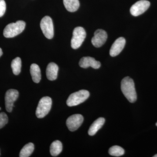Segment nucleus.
Instances as JSON below:
<instances>
[{
  "instance_id": "3",
  "label": "nucleus",
  "mask_w": 157,
  "mask_h": 157,
  "mask_svg": "<svg viewBox=\"0 0 157 157\" xmlns=\"http://www.w3.org/2000/svg\"><path fill=\"white\" fill-rule=\"evenodd\" d=\"M89 96L90 93L88 91L80 90L69 96L67 101V105L69 107L77 106L86 101Z\"/></svg>"
},
{
  "instance_id": "24",
  "label": "nucleus",
  "mask_w": 157,
  "mask_h": 157,
  "mask_svg": "<svg viewBox=\"0 0 157 157\" xmlns=\"http://www.w3.org/2000/svg\"><path fill=\"white\" fill-rule=\"evenodd\" d=\"M154 157H157V155H155L154 156H153Z\"/></svg>"
},
{
  "instance_id": "5",
  "label": "nucleus",
  "mask_w": 157,
  "mask_h": 157,
  "mask_svg": "<svg viewBox=\"0 0 157 157\" xmlns=\"http://www.w3.org/2000/svg\"><path fill=\"white\" fill-rule=\"evenodd\" d=\"M86 37V32L83 28L77 27L75 28L73 31V37L71 41L72 48L76 49L80 47L84 42Z\"/></svg>"
},
{
  "instance_id": "16",
  "label": "nucleus",
  "mask_w": 157,
  "mask_h": 157,
  "mask_svg": "<svg viewBox=\"0 0 157 157\" xmlns=\"http://www.w3.org/2000/svg\"><path fill=\"white\" fill-rule=\"evenodd\" d=\"M65 7L70 12H75L79 7L78 0H63Z\"/></svg>"
},
{
  "instance_id": "21",
  "label": "nucleus",
  "mask_w": 157,
  "mask_h": 157,
  "mask_svg": "<svg viewBox=\"0 0 157 157\" xmlns=\"http://www.w3.org/2000/svg\"><path fill=\"white\" fill-rule=\"evenodd\" d=\"M8 117L5 113H0V129L2 128L8 123Z\"/></svg>"
},
{
  "instance_id": "6",
  "label": "nucleus",
  "mask_w": 157,
  "mask_h": 157,
  "mask_svg": "<svg viewBox=\"0 0 157 157\" xmlns=\"http://www.w3.org/2000/svg\"><path fill=\"white\" fill-rule=\"evenodd\" d=\"M40 27L43 34L46 38L51 39L54 36V28L52 19L46 16L43 17L40 22Z\"/></svg>"
},
{
  "instance_id": "10",
  "label": "nucleus",
  "mask_w": 157,
  "mask_h": 157,
  "mask_svg": "<svg viewBox=\"0 0 157 157\" xmlns=\"http://www.w3.org/2000/svg\"><path fill=\"white\" fill-rule=\"evenodd\" d=\"M107 39V34L106 31L99 29L95 32L94 36L92 39V43L95 47L99 48L104 44Z\"/></svg>"
},
{
  "instance_id": "18",
  "label": "nucleus",
  "mask_w": 157,
  "mask_h": 157,
  "mask_svg": "<svg viewBox=\"0 0 157 157\" xmlns=\"http://www.w3.org/2000/svg\"><path fill=\"white\" fill-rule=\"evenodd\" d=\"M34 150L33 144L29 143L23 147L20 152L19 157H29L32 155Z\"/></svg>"
},
{
  "instance_id": "9",
  "label": "nucleus",
  "mask_w": 157,
  "mask_h": 157,
  "mask_svg": "<svg viewBox=\"0 0 157 157\" xmlns=\"http://www.w3.org/2000/svg\"><path fill=\"white\" fill-rule=\"evenodd\" d=\"M83 120V116L81 114H74L68 118L66 124L69 130L71 132H74L81 125Z\"/></svg>"
},
{
  "instance_id": "11",
  "label": "nucleus",
  "mask_w": 157,
  "mask_h": 157,
  "mask_svg": "<svg viewBox=\"0 0 157 157\" xmlns=\"http://www.w3.org/2000/svg\"><path fill=\"white\" fill-rule=\"evenodd\" d=\"M125 43V39L123 37H120L116 39L109 51L110 56L114 57L118 55L123 49Z\"/></svg>"
},
{
  "instance_id": "12",
  "label": "nucleus",
  "mask_w": 157,
  "mask_h": 157,
  "mask_svg": "<svg viewBox=\"0 0 157 157\" xmlns=\"http://www.w3.org/2000/svg\"><path fill=\"white\" fill-rule=\"evenodd\" d=\"M79 66L83 68L91 67L94 69H98L101 67V63L91 57H83L79 61Z\"/></svg>"
},
{
  "instance_id": "14",
  "label": "nucleus",
  "mask_w": 157,
  "mask_h": 157,
  "mask_svg": "<svg viewBox=\"0 0 157 157\" xmlns=\"http://www.w3.org/2000/svg\"><path fill=\"white\" fill-rule=\"evenodd\" d=\"M105 121V119L103 117L99 118L94 121L89 129V135L93 136L95 135L97 132L103 126Z\"/></svg>"
},
{
  "instance_id": "19",
  "label": "nucleus",
  "mask_w": 157,
  "mask_h": 157,
  "mask_svg": "<svg viewBox=\"0 0 157 157\" xmlns=\"http://www.w3.org/2000/svg\"><path fill=\"white\" fill-rule=\"evenodd\" d=\"M11 67L13 73L15 75H18L21 70V61L19 57L14 59L11 62Z\"/></svg>"
},
{
  "instance_id": "20",
  "label": "nucleus",
  "mask_w": 157,
  "mask_h": 157,
  "mask_svg": "<svg viewBox=\"0 0 157 157\" xmlns=\"http://www.w3.org/2000/svg\"><path fill=\"white\" fill-rule=\"evenodd\" d=\"M124 150L122 147L117 145L112 147L109 150V154L113 156H121L124 155Z\"/></svg>"
},
{
  "instance_id": "2",
  "label": "nucleus",
  "mask_w": 157,
  "mask_h": 157,
  "mask_svg": "<svg viewBox=\"0 0 157 157\" xmlns=\"http://www.w3.org/2000/svg\"><path fill=\"white\" fill-rule=\"evenodd\" d=\"M25 27V23L22 21H18L15 23L9 24L4 29L3 35L6 38H13L21 33Z\"/></svg>"
},
{
  "instance_id": "17",
  "label": "nucleus",
  "mask_w": 157,
  "mask_h": 157,
  "mask_svg": "<svg viewBox=\"0 0 157 157\" xmlns=\"http://www.w3.org/2000/svg\"><path fill=\"white\" fill-rule=\"evenodd\" d=\"M63 150V145L60 141L55 140L52 143L50 147L51 155L52 156L56 157Z\"/></svg>"
},
{
  "instance_id": "22",
  "label": "nucleus",
  "mask_w": 157,
  "mask_h": 157,
  "mask_svg": "<svg viewBox=\"0 0 157 157\" xmlns=\"http://www.w3.org/2000/svg\"><path fill=\"white\" fill-rule=\"evenodd\" d=\"M6 9V3L4 0H0V17L5 14Z\"/></svg>"
},
{
  "instance_id": "15",
  "label": "nucleus",
  "mask_w": 157,
  "mask_h": 157,
  "mask_svg": "<svg viewBox=\"0 0 157 157\" xmlns=\"http://www.w3.org/2000/svg\"><path fill=\"white\" fill-rule=\"evenodd\" d=\"M30 73L33 81L36 83H39L41 79V70L39 66L35 63L31 65Z\"/></svg>"
},
{
  "instance_id": "23",
  "label": "nucleus",
  "mask_w": 157,
  "mask_h": 157,
  "mask_svg": "<svg viewBox=\"0 0 157 157\" xmlns=\"http://www.w3.org/2000/svg\"><path fill=\"white\" fill-rule=\"evenodd\" d=\"M2 54H3L2 51V48H0V57H1V56H2Z\"/></svg>"
},
{
  "instance_id": "25",
  "label": "nucleus",
  "mask_w": 157,
  "mask_h": 157,
  "mask_svg": "<svg viewBox=\"0 0 157 157\" xmlns=\"http://www.w3.org/2000/svg\"><path fill=\"white\" fill-rule=\"evenodd\" d=\"M156 125L157 126V122L156 123Z\"/></svg>"
},
{
  "instance_id": "1",
  "label": "nucleus",
  "mask_w": 157,
  "mask_h": 157,
  "mask_svg": "<svg viewBox=\"0 0 157 157\" xmlns=\"http://www.w3.org/2000/svg\"><path fill=\"white\" fill-rule=\"evenodd\" d=\"M121 90L125 97L131 103H134L137 99L135 83L129 77L124 78L121 82Z\"/></svg>"
},
{
  "instance_id": "7",
  "label": "nucleus",
  "mask_w": 157,
  "mask_h": 157,
  "mask_svg": "<svg viewBox=\"0 0 157 157\" xmlns=\"http://www.w3.org/2000/svg\"><path fill=\"white\" fill-rule=\"evenodd\" d=\"M150 3L146 0H140L134 4L130 9L131 14L134 16H138L148 9Z\"/></svg>"
},
{
  "instance_id": "26",
  "label": "nucleus",
  "mask_w": 157,
  "mask_h": 157,
  "mask_svg": "<svg viewBox=\"0 0 157 157\" xmlns=\"http://www.w3.org/2000/svg\"><path fill=\"white\" fill-rule=\"evenodd\" d=\"M1 107H0V110H1Z\"/></svg>"
},
{
  "instance_id": "13",
  "label": "nucleus",
  "mask_w": 157,
  "mask_h": 157,
  "mask_svg": "<svg viewBox=\"0 0 157 157\" xmlns=\"http://www.w3.org/2000/svg\"><path fill=\"white\" fill-rule=\"evenodd\" d=\"M58 66L54 63L48 64L46 68V76L48 79L51 81L56 80L57 78L58 73Z\"/></svg>"
},
{
  "instance_id": "4",
  "label": "nucleus",
  "mask_w": 157,
  "mask_h": 157,
  "mask_svg": "<svg viewBox=\"0 0 157 157\" xmlns=\"http://www.w3.org/2000/svg\"><path fill=\"white\" fill-rule=\"evenodd\" d=\"M52 105L51 98L48 97H43L39 101L36 110V115L39 118H42L47 115Z\"/></svg>"
},
{
  "instance_id": "8",
  "label": "nucleus",
  "mask_w": 157,
  "mask_h": 157,
  "mask_svg": "<svg viewBox=\"0 0 157 157\" xmlns=\"http://www.w3.org/2000/svg\"><path fill=\"white\" fill-rule=\"evenodd\" d=\"M19 93L17 90L10 89L6 92L5 97L6 109L8 112L12 111L14 107V103L17 100Z\"/></svg>"
}]
</instances>
